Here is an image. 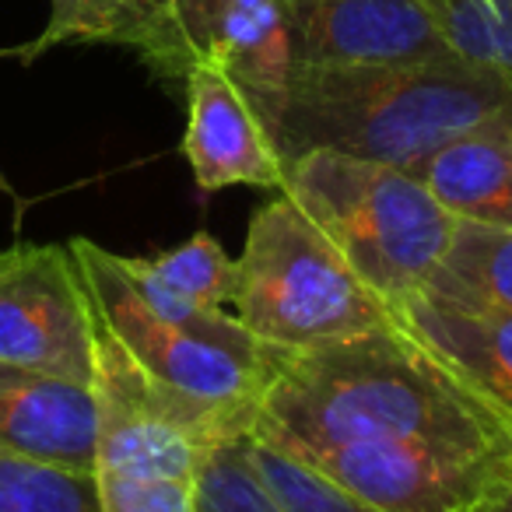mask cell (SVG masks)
Returning <instances> with one entry per match:
<instances>
[{
    "instance_id": "obj_4",
    "label": "cell",
    "mask_w": 512,
    "mask_h": 512,
    "mask_svg": "<svg viewBox=\"0 0 512 512\" xmlns=\"http://www.w3.org/2000/svg\"><path fill=\"white\" fill-rule=\"evenodd\" d=\"M281 193L313 218L386 309L421 292L453 242L456 218L397 165L306 151L285 165Z\"/></svg>"
},
{
    "instance_id": "obj_19",
    "label": "cell",
    "mask_w": 512,
    "mask_h": 512,
    "mask_svg": "<svg viewBox=\"0 0 512 512\" xmlns=\"http://www.w3.org/2000/svg\"><path fill=\"white\" fill-rule=\"evenodd\" d=\"M0 512H102L92 470L0 453Z\"/></svg>"
},
{
    "instance_id": "obj_8",
    "label": "cell",
    "mask_w": 512,
    "mask_h": 512,
    "mask_svg": "<svg viewBox=\"0 0 512 512\" xmlns=\"http://www.w3.org/2000/svg\"><path fill=\"white\" fill-rule=\"evenodd\" d=\"M295 460L383 512H484L512 484V456L418 442H341Z\"/></svg>"
},
{
    "instance_id": "obj_7",
    "label": "cell",
    "mask_w": 512,
    "mask_h": 512,
    "mask_svg": "<svg viewBox=\"0 0 512 512\" xmlns=\"http://www.w3.org/2000/svg\"><path fill=\"white\" fill-rule=\"evenodd\" d=\"M0 362L92 386L95 313L71 246L0 249Z\"/></svg>"
},
{
    "instance_id": "obj_22",
    "label": "cell",
    "mask_w": 512,
    "mask_h": 512,
    "mask_svg": "<svg viewBox=\"0 0 512 512\" xmlns=\"http://www.w3.org/2000/svg\"><path fill=\"white\" fill-rule=\"evenodd\" d=\"M246 439L225 442L204 460L197 484V512H281V505L274 502L249 463Z\"/></svg>"
},
{
    "instance_id": "obj_15",
    "label": "cell",
    "mask_w": 512,
    "mask_h": 512,
    "mask_svg": "<svg viewBox=\"0 0 512 512\" xmlns=\"http://www.w3.org/2000/svg\"><path fill=\"white\" fill-rule=\"evenodd\" d=\"M421 292L453 306L512 313V225L456 221L453 242Z\"/></svg>"
},
{
    "instance_id": "obj_3",
    "label": "cell",
    "mask_w": 512,
    "mask_h": 512,
    "mask_svg": "<svg viewBox=\"0 0 512 512\" xmlns=\"http://www.w3.org/2000/svg\"><path fill=\"white\" fill-rule=\"evenodd\" d=\"M95 313V309H92ZM95 481L102 512H197L200 467L253 435L256 411L169 390L95 316Z\"/></svg>"
},
{
    "instance_id": "obj_14",
    "label": "cell",
    "mask_w": 512,
    "mask_h": 512,
    "mask_svg": "<svg viewBox=\"0 0 512 512\" xmlns=\"http://www.w3.org/2000/svg\"><path fill=\"white\" fill-rule=\"evenodd\" d=\"M207 64L246 92L278 88L295 67L288 0H218Z\"/></svg>"
},
{
    "instance_id": "obj_13",
    "label": "cell",
    "mask_w": 512,
    "mask_h": 512,
    "mask_svg": "<svg viewBox=\"0 0 512 512\" xmlns=\"http://www.w3.org/2000/svg\"><path fill=\"white\" fill-rule=\"evenodd\" d=\"M411 172L456 221L512 225V120L453 137Z\"/></svg>"
},
{
    "instance_id": "obj_24",
    "label": "cell",
    "mask_w": 512,
    "mask_h": 512,
    "mask_svg": "<svg viewBox=\"0 0 512 512\" xmlns=\"http://www.w3.org/2000/svg\"><path fill=\"white\" fill-rule=\"evenodd\" d=\"M0 190H4V193H11V186H8V183H4V176H0Z\"/></svg>"
},
{
    "instance_id": "obj_5",
    "label": "cell",
    "mask_w": 512,
    "mask_h": 512,
    "mask_svg": "<svg viewBox=\"0 0 512 512\" xmlns=\"http://www.w3.org/2000/svg\"><path fill=\"white\" fill-rule=\"evenodd\" d=\"M235 264L232 313L249 334L288 355L393 323L386 302L285 193L253 214Z\"/></svg>"
},
{
    "instance_id": "obj_20",
    "label": "cell",
    "mask_w": 512,
    "mask_h": 512,
    "mask_svg": "<svg viewBox=\"0 0 512 512\" xmlns=\"http://www.w3.org/2000/svg\"><path fill=\"white\" fill-rule=\"evenodd\" d=\"M453 53L512 85V0H421Z\"/></svg>"
},
{
    "instance_id": "obj_2",
    "label": "cell",
    "mask_w": 512,
    "mask_h": 512,
    "mask_svg": "<svg viewBox=\"0 0 512 512\" xmlns=\"http://www.w3.org/2000/svg\"><path fill=\"white\" fill-rule=\"evenodd\" d=\"M281 165L341 151L411 172L453 137L512 120V85L463 60L400 67L295 64L278 88L246 92Z\"/></svg>"
},
{
    "instance_id": "obj_21",
    "label": "cell",
    "mask_w": 512,
    "mask_h": 512,
    "mask_svg": "<svg viewBox=\"0 0 512 512\" xmlns=\"http://www.w3.org/2000/svg\"><path fill=\"white\" fill-rule=\"evenodd\" d=\"M246 456L264 481V488L271 491V498L281 505V512H383L365 498L344 491L341 484L323 477L309 463L295 460V456L253 439V435L246 439Z\"/></svg>"
},
{
    "instance_id": "obj_11",
    "label": "cell",
    "mask_w": 512,
    "mask_h": 512,
    "mask_svg": "<svg viewBox=\"0 0 512 512\" xmlns=\"http://www.w3.org/2000/svg\"><path fill=\"white\" fill-rule=\"evenodd\" d=\"M390 320L474 390L512 435V313L453 306L414 292L393 302Z\"/></svg>"
},
{
    "instance_id": "obj_12",
    "label": "cell",
    "mask_w": 512,
    "mask_h": 512,
    "mask_svg": "<svg viewBox=\"0 0 512 512\" xmlns=\"http://www.w3.org/2000/svg\"><path fill=\"white\" fill-rule=\"evenodd\" d=\"M92 386L0 362V453L95 474Z\"/></svg>"
},
{
    "instance_id": "obj_16",
    "label": "cell",
    "mask_w": 512,
    "mask_h": 512,
    "mask_svg": "<svg viewBox=\"0 0 512 512\" xmlns=\"http://www.w3.org/2000/svg\"><path fill=\"white\" fill-rule=\"evenodd\" d=\"M120 260L127 274L200 309H232L239 292V264L207 232H197L183 246L148 260L141 256H120Z\"/></svg>"
},
{
    "instance_id": "obj_6",
    "label": "cell",
    "mask_w": 512,
    "mask_h": 512,
    "mask_svg": "<svg viewBox=\"0 0 512 512\" xmlns=\"http://www.w3.org/2000/svg\"><path fill=\"white\" fill-rule=\"evenodd\" d=\"M67 246L81 267L99 323L148 376L204 404L260 414L267 390L288 362V351L271 348L246 327L225 334L176 327L144 306L116 253L95 246L92 239H74Z\"/></svg>"
},
{
    "instance_id": "obj_9",
    "label": "cell",
    "mask_w": 512,
    "mask_h": 512,
    "mask_svg": "<svg viewBox=\"0 0 512 512\" xmlns=\"http://www.w3.org/2000/svg\"><path fill=\"white\" fill-rule=\"evenodd\" d=\"M295 64L400 67L460 60L421 0H288Z\"/></svg>"
},
{
    "instance_id": "obj_25",
    "label": "cell",
    "mask_w": 512,
    "mask_h": 512,
    "mask_svg": "<svg viewBox=\"0 0 512 512\" xmlns=\"http://www.w3.org/2000/svg\"><path fill=\"white\" fill-rule=\"evenodd\" d=\"M484 512H498V502H495V505H488V509H484Z\"/></svg>"
},
{
    "instance_id": "obj_18",
    "label": "cell",
    "mask_w": 512,
    "mask_h": 512,
    "mask_svg": "<svg viewBox=\"0 0 512 512\" xmlns=\"http://www.w3.org/2000/svg\"><path fill=\"white\" fill-rule=\"evenodd\" d=\"M144 36H148L144 0H50V22L39 39L18 50V57L36 60L67 43H113L137 53Z\"/></svg>"
},
{
    "instance_id": "obj_10",
    "label": "cell",
    "mask_w": 512,
    "mask_h": 512,
    "mask_svg": "<svg viewBox=\"0 0 512 512\" xmlns=\"http://www.w3.org/2000/svg\"><path fill=\"white\" fill-rule=\"evenodd\" d=\"M186 137L183 155L204 193L228 186L281 190L285 165L253 99L221 67L200 64L186 74Z\"/></svg>"
},
{
    "instance_id": "obj_1",
    "label": "cell",
    "mask_w": 512,
    "mask_h": 512,
    "mask_svg": "<svg viewBox=\"0 0 512 512\" xmlns=\"http://www.w3.org/2000/svg\"><path fill=\"white\" fill-rule=\"evenodd\" d=\"M253 439L292 456L341 442L512 456V435L495 411L397 323L288 355Z\"/></svg>"
},
{
    "instance_id": "obj_17",
    "label": "cell",
    "mask_w": 512,
    "mask_h": 512,
    "mask_svg": "<svg viewBox=\"0 0 512 512\" xmlns=\"http://www.w3.org/2000/svg\"><path fill=\"white\" fill-rule=\"evenodd\" d=\"M148 36L137 57L158 81L183 85L193 67L211 60V29L218 0H144Z\"/></svg>"
},
{
    "instance_id": "obj_23",
    "label": "cell",
    "mask_w": 512,
    "mask_h": 512,
    "mask_svg": "<svg viewBox=\"0 0 512 512\" xmlns=\"http://www.w3.org/2000/svg\"><path fill=\"white\" fill-rule=\"evenodd\" d=\"M498 512H512V484L505 488V495L498 498Z\"/></svg>"
}]
</instances>
